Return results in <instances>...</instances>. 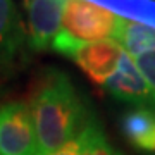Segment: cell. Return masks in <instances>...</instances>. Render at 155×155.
Instances as JSON below:
<instances>
[{
	"mask_svg": "<svg viewBox=\"0 0 155 155\" xmlns=\"http://www.w3.org/2000/svg\"><path fill=\"white\" fill-rule=\"evenodd\" d=\"M22 41V24L12 0H0V62L11 61Z\"/></svg>",
	"mask_w": 155,
	"mask_h": 155,
	"instance_id": "9c48e42d",
	"label": "cell"
},
{
	"mask_svg": "<svg viewBox=\"0 0 155 155\" xmlns=\"http://www.w3.org/2000/svg\"><path fill=\"white\" fill-rule=\"evenodd\" d=\"M50 155H78V145L72 140V141H69L67 145H64L62 148H59L57 152H54V153H50Z\"/></svg>",
	"mask_w": 155,
	"mask_h": 155,
	"instance_id": "7c38bea8",
	"label": "cell"
},
{
	"mask_svg": "<svg viewBox=\"0 0 155 155\" xmlns=\"http://www.w3.org/2000/svg\"><path fill=\"white\" fill-rule=\"evenodd\" d=\"M112 40L121 45L131 59H136L147 52L155 50V28L119 16Z\"/></svg>",
	"mask_w": 155,
	"mask_h": 155,
	"instance_id": "ba28073f",
	"label": "cell"
},
{
	"mask_svg": "<svg viewBox=\"0 0 155 155\" xmlns=\"http://www.w3.org/2000/svg\"><path fill=\"white\" fill-rule=\"evenodd\" d=\"M124 50L114 40L79 43L69 54V59L95 83L104 84L117 71Z\"/></svg>",
	"mask_w": 155,
	"mask_h": 155,
	"instance_id": "277c9868",
	"label": "cell"
},
{
	"mask_svg": "<svg viewBox=\"0 0 155 155\" xmlns=\"http://www.w3.org/2000/svg\"><path fill=\"white\" fill-rule=\"evenodd\" d=\"M29 110L36 133L38 155L57 152L93 121L76 86L59 69H48L43 74L35 90Z\"/></svg>",
	"mask_w": 155,
	"mask_h": 155,
	"instance_id": "6da1fadb",
	"label": "cell"
},
{
	"mask_svg": "<svg viewBox=\"0 0 155 155\" xmlns=\"http://www.w3.org/2000/svg\"><path fill=\"white\" fill-rule=\"evenodd\" d=\"M78 145V155H121L107 140L97 121H91L74 138Z\"/></svg>",
	"mask_w": 155,
	"mask_h": 155,
	"instance_id": "30bf717a",
	"label": "cell"
},
{
	"mask_svg": "<svg viewBox=\"0 0 155 155\" xmlns=\"http://www.w3.org/2000/svg\"><path fill=\"white\" fill-rule=\"evenodd\" d=\"M66 0H24L28 41L33 50L52 47L62 22Z\"/></svg>",
	"mask_w": 155,
	"mask_h": 155,
	"instance_id": "5b68a950",
	"label": "cell"
},
{
	"mask_svg": "<svg viewBox=\"0 0 155 155\" xmlns=\"http://www.w3.org/2000/svg\"><path fill=\"white\" fill-rule=\"evenodd\" d=\"M0 155H38V143L28 104L0 105Z\"/></svg>",
	"mask_w": 155,
	"mask_h": 155,
	"instance_id": "3957f363",
	"label": "cell"
},
{
	"mask_svg": "<svg viewBox=\"0 0 155 155\" xmlns=\"http://www.w3.org/2000/svg\"><path fill=\"white\" fill-rule=\"evenodd\" d=\"M133 61H134V64L138 66V69H140V72L143 74V78L147 79V83H148V86L152 88V91L155 93V50L147 52V54L136 57Z\"/></svg>",
	"mask_w": 155,
	"mask_h": 155,
	"instance_id": "8fae6325",
	"label": "cell"
},
{
	"mask_svg": "<svg viewBox=\"0 0 155 155\" xmlns=\"http://www.w3.org/2000/svg\"><path fill=\"white\" fill-rule=\"evenodd\" d=\"M148 155H155V147H153V150H152V152H150Z\"/></svg>",
	"mask_w": 155,
	"mask_h": 155,
	"instance_id": "4fadbf2b",
	"label": "cell"
},
{
	"mask_svg": "<svg viewBox=\"0 0 155 155\" xmlns=\"http://www.w3.org/2000/svg\"><path fill=\"white\" fill-rule=\"evenodd\" d=\"M117 21V14L90 0H66L61 33L78 43L112 40Z\"/></svg>",
	"mask_w": 155,
	"mask_h": 155,
	"instance_id": "7a4b0ae2",
	"label": "cell"
},
{
	"mask_svg": "<svg viewBox=\"0 0 155 155\" xmlns=\"http://www.w3.org/2000/svg\"><path fill=\"white\" fill-rule=\"evenodd\" d=\"M102 86L105 88L107 93H110L117 100L133 104L134 107L155 109V93L148 86L143 74L140 72L138 66L126 52L122 54L117 71Z\"/></svg>",
	"mask_w": 155,
	"mask_h": 155,
	"instance_id": "8992f818",
	"label": "cell"
},
{
	"mask_svg": "<svg viewBox=\"0 0 155 155\" xmlns=\"http://www.w3.org/2000/svg\"><path fill=\"white\" fill-rule=\"evenodd\" d=\"M121 131L126 140L143 153L155 147V109L134 107L121 117Z\"/></svg>",
	"mask_w": 155,
	"mask_h": 155,
	"instance_id": "52a82bcc",
	"label": "cell"
}]
</instances>
